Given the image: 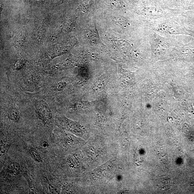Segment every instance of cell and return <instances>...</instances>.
<instances>
[{"label": "cell", "instance_id": "8", "mask_svg": "<svg viewBox=\"0 0 194 194\" xmlns=\"http://www.w3.org/2000/svg\"><path fill=\"white\" fill-rule=\"evenodd\" d=\"M93 0H85L81 5V11L83 13L86 12L92 4Z\"/></svg>", "mask_w": 194, "mask_h": 194}, {"label": "cell", "instance_id": "10", "mask_svg": "<svg viewBox=\"0 0 194 194\" xmlns=\"http://www.w3.org/2000/svg\"><path fill=\"white\" fill-rule=\"evenodd\" d=\"M48 143H47L45 142L43 143V146L44 147H46L48 146Z\"/></svg>", "mask_w": 194, "mask_h": 194}, {"label": "cell", "instance_id": "7", "mask_svg": "<svg viewBox=\"0 0 194 194\" xmlns=\"http://www.w3.org/2000/svg\"><path fill=\"white\" fill-rule=\"evenodd\" d=\"M28 152L31 157L33 159L38 163L42 162V160L40 155L36 149L30 147L28 149Z\"/></svg>", "mask_w": 194, "mask_h": 194}, {"label": "cell", "instance_id": "5", "mask_svg": "<svg viewBox=\"0 0 194 194\" xmlns=\"http://www.w3.org/2000/svg\"><path fill=\"white\" fill-rule=\"evenodd\" d=\"M69 135L67 134H61L58 137V140L63 145H73L77 143V140L75 139V137H72Z\"/></svg>", "mask_w": 194, "mask_h": 194}, {"label": "cell", "instance_id": "6", "mask_svg": "<svg viewBox=\"0 0 194 194\" xmlns=\"http://www.w3.org/2000/svg\"><path fill=\"white\" fill-rule=\"evenodd\" d=\"M8 116L10 120L15 122H18L19 121V115L18 110L13 107L9 108L8 112Z\"/></svg>", "mask_w": 194, "mask_h": 194}, {"label": "cell", "instance_id": "9", "mask_svg": "<svg viewBox=\"0 0 194 194\" xmlns=\"http://www.w3.org/2000/svg\"><path fill=\"white\" fill-rule=\"evenodd\" d=\"M112 5L116 8H121L124 7L125 4L122 1L118 0H114L112 2Z\"/></svg>", "mask_w": 194, "mask_h": 194}, {"label": "cell", "instance_id": "1", "mask_svg": "<svg viewBox=\"0 0 194 194\" xmlns=\"http://www.w3.org/2000/svg\"><path fill=\"white\" fill-rule=\"evenodd\" d=\"M145 35L154 57L161 58L168 53H171L176 46L180 44L174 36H163L146 27Z\"/></svg>", "mask_w": 194, "mask_h": 194}, {"label": "cell", "instance_id": "4", "mask_svg": "<svg viewBox=\"0 0 194 194\" xmlns=\"http://www.w3.org/2000/svg\"><path fill=\"white\" fill-rule=\"evenodd\" d=\"M19 169L20 166L18 163L15 162L11 163L7 168V176L9 178L15 177L18 174Z\"/></svg>", "mask_w": 194, "mask_h": 194}, {"label": "cell", "instance_id": "3", "mask_svg": "<svg viewBox=\"0 0 194 194\" xmlns=\"http://www.w3.org/2000/svg\"><path fill=\"white\" fill-rule=\"evenodd\" d=\"M55 122L56 125L61 129L67 130L77 135H80V129L76 123L61 116H56Z\"/></svg>", "mask_w": 194, "mask_h": 194}, {"label": "cell", "instance_id": "2", "mask_svg": "<svg viewBox=\"0 0 194 194\" xmlns=\"http://www.w3.org/2000/svg\"><path fill=\"white\" fill-rule=\"evenodd\" d=\"M35 107L39 119L44 123H49L52 114L48 104L43 100H38L35 103Z\"/></svg>", "mask_w": 194, "mask_h": 194}]
</instances>
